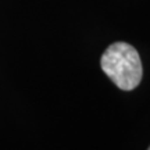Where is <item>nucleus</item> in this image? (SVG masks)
Masks as SVG:
<instances>
[{
    "label": "nucleus",
    "instance_id": "nucleus-2",
    "mask_svg": "<svg viewBox=\"0 0 150 150\" xmlns=\"http://www.w3.org/2000/svg\"><path fill=\"white\" fill-rule=\"evenodd\" d=\"M147 150H150V146H149V149H147Z\"/></svg>",
    "mask_w": 150,
    "mask_h": 150
},
{
    "label": "nucleus",
    "instance_id": "nucleus-1",
    "mask_svg": "<svg viewBox=\"0 0 150 150\" xmlns=\"http://www.w3.org/2000/svg\"><path fill=\"white\" fill-rule=\"evenodd\" d=\"M100 67L121 91H134L143 76L139 53L127 42H115L110 45L102 54Z\"/></svg>",
    "mask_w": 150,
    "mask_h": 150
}]
</instances>
